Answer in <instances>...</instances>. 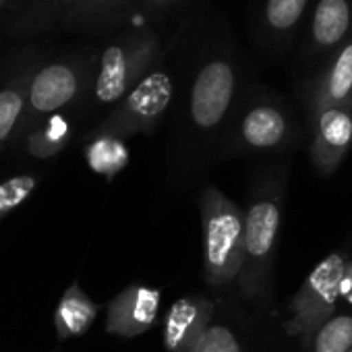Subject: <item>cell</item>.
Listing matches in <instances>:
<instances>
[{"label":"cell","mask_w":352,"mask_h":352,"mask_svg":"<svg viewBox=\"0 0 352 352\" xmlns=\"http://www.w3.org/2000/svg\"><path fill=\"white\" fill-rule=\"evenodd\" d=\"M214 302L204 296L176 300L164 323V346L168 352H193L210 327Z\"/></svg>","instance_id":"obj_11"},{"label":"cell","mask_w":352,"mask_h":352,"mask_svg":"<svg viewBox=\"0 0 352 352\" xmlns=\"http://www.w3.org/2000/svg\"><path fill=\"white\" fill-rule=\"evenodd\" d=\"M201 226L206 234V280L222 288L243 274L247 218L222 191L208 187L201 195Z\"/></svg>","instance_id":"obj_2"},{"label":"cell","mask_w":352,"mask_h":352,"mask_svg":"<svg viewBox=\"0 0 352 352\" xmlns=\"http://www.w3.org/2000/svg\"><path fill=\"white\" fill-rule=\"evenodd\" d=\"M315 352H350L352 350V317L340 315L325 321L315 338Z\"/></svg>","instance_id":"obj_17"},{"label":"cell","mask_w":352,"mask_h":352,"mask_svg":"<svg viewBox=\"0 0 352 352\" xmlns=\"http://www.w3.org/2000/svg\"><path fill=\"white\" fill-rule=\"evenodd\" d=\"M288 118L284 110L272 102H255L241 118V137L249 147L270 149L284 141Z\"/></svg>","instance_id":"obj_13"},{"label":"cell","mask_w":352,"mask_h":352,"mask_svg":"<svg viewBox=\"0 0 352 352\" xmlns=\"http://www.w3.org/2000/svg\"><path fill=\"white\" fill-rule=\"evenodd\" d=\"M36 187V179L32 176H17L0 185V220H3L11 210L23 204Z\"/></svg>","instance_id":"obj_19"},{"label":"cell","mask_w":352,"mask_h":352,"mask_svg":"<svg viewBox=\"0 0 352 352\" xmlns=\"http://www.w3.org/2000/svg\"><path fill=\"white\" fill-rule=\"evenodd\" d=\"M96 315H98V305L77 284H73L58 302L54 315L56 331L60 338L81 336L89 329Z\"/></svg>","instance_id":"obj_15"},{"label":"cell","mask_w":352,"mask_h":352,"mask_svg":"<svg viewBox=\"0 0 352 352\" xmlns=\"http://www.w3.org/2000/svg\"><path fill=\"white\" fill-rule=\"evenodd\" d=\"M193 352H241V346L228 327L212 325L208 327Z\"/></svg>","instance_id":"obj_20"},{"label":"cell","mask_w":352,"mask_h":352,"mask_svg":"<svg viewBox=\"0 0 352 352\" xmlns=\"http://www.w3.org/2000/svg\"><path fill=\"white\" fill-rule=\"evenodd\" d=\"M204 42L189 83V116L199 129H216L228 114L236 94V58L232 34L224 21L201 28Z\"/></svg>","instance_id":"obj_1"},{"label":"cell","mask_w":352,"mask_h":352,"mask_svg":"<svg viewBox=\"0 0 352 352\" xmlns=\"http://www.w3.org/2000/svg\"><path fill=\"white\" fill-rule=\"evenodd\" d=\"M67 135H69L67 122L60 116H54L48 122V126L32 139V151L36 155H52L65 145Z\"/></svg>","instance_id":"obj_18"},{"label":"cell","mask_w":352,"mask_h":352,"mask_svg":"<svg viewBox=\"0 0 352 352\" xmlns=\"http://www.w3.org/2000/svg\"><path fill=\"white\" fill-rule=\"evenodd\" d=\"M69 3H71V0H69Z\"/></svg>","instance_id":"obj_25"},{"label":"cell","mask_w":352,"mask_h":352,"mask_svg":"<svg viewBox=\"0 0 352 352\" xmlns=\"http://www.w3.org/2000/svg\"><path fill=\"white\" fill-rule=\"evenodd\" d=\"M245 228V267L241 274L243 290L249 296H257L265 288V280L272 265L276 236L280 230V206L272 197L257 199L247 212Z\"/></svg>","instance_id":"obj_6"},{"label":"cell","mask_w":352,"mask_h":352,"mask_svg":"<svg viewBox=\"0 0 352 352\" xmlns=\"http://www.w3.org/2000/svg\"><path fill=\"white\" fill-rule=\"evenodd\" d=\"M350 352H352V350H350Z\"/></svg>","instance_id":"obj_26"},{"label":"cell","mask_w":352,"mask_h":352,"mask_svg":"<svg viewBox=\"0 0 352 352\" xmlns=\"http://www.w3.org/2000/svg\"><path fill=\"white\" fill-rule=\"evenodd\" d=\"M77 94V77L63 65L44 69L32 85V104L40 112H52L73 100Z\"/></svg>","instance_id":"obj_14"},{"label":"cell","mask_w":352,"mask_h":352,"mask_svg":"<svg viewBox=\"0 0 352 352\" xmlns=\"http://www.w3.org/2000/svg\"><path fill=\"white\" fill-rule=\"evenodd\" d=\"M340 296H344L346 300L352 302V261L346 263L344 276H342V284H340Z\"/></svg>","instance_id":"obj_23"},{"label":"cell","mask_w":352,"mask_h":352,"mask_svg":"<svg viewBox=\"0 0 352 352\" xmlns=\"http://www.w3.org/2000/svg\"><path fill=\"white\" fill-rule=\"evenodd\" d=\"M311 157L319 172H333L352 145V108H325L313 112Z\"/></svg>","instance_id":"obj_8"},{"label":"cell","mask_w":352,"mask_h":352,"mask_svg":"<svg viewBox=\"0 0 352 352\" xmlns=\"http://www.w3.org/2000/svg\"><path fill=\"white\" fill-rule=\"evenodd\" d=\"M160 290L131 284L120 294H116L108 307L106 329L116 336L135 338L145 333L157 319Z\"/></svg>","instance_id":"obj_10"},{"label":"cell","mask_w":352,"mask_h":352,"mask_svg":"<svg viewBox=\"0 0 352 352\" xmlns=\"http://www.w3.org/2000/svg\"><path fill=\"white\" fill-rule=\"evenodd\" d=\"M21 106H23V102H21L19 94L0 91V139H5L11 133V129L21 112Z\"/></svg>","instance_id":"obj_21"},{"label":"cell","mask_w":352,"mask_h":352,"mask_svg":"<svg viewBox=\"0 0 352 352\" xmlns=\"http://www.w3.org/2000/svg\"><path fill=\"white\" fill-rule=\"evenodd\" d=\"M108 5H122V3H131V0H106Z\"/></svg>","instance_id":"obj_24"},{"label":"cell","mask_w":352,"mask_h":352,"mask_svg":"<svg viewBox=\"0 0 352 352\" xmlns=\"http://www.w3.org/2000/svg\"><path fill=\"white\" fill-rule=\"evenodd\" d=\"M164 56L162 40L149 30H137L131 38L110 44L100 63L96 96L110 104L124 98Z\"/></svg>","instance_id":"obj_3"},{"label":"cell","mask_w":352,"mask_h":352,"mask_svg":"<svg viewBox=\"0 0 352 352\" xmlns=\"http://www.w3.org/2000/svg\"><path fill=\"white\" fill-rule=\"evenodd\" d=\"M311 0H261L255 19V36L265 50L286 52L298 34Z\"/></svg>","instance_id":"obj_9"},{"label":"cell","mask_w":352,"mask_h":352,"mask_svg":"<svg viewBox=\"0 0 352 352\" xmlns=\"http://www.w3.org/2000/svg\"><path fill=\"white\" fill-rule=\"evenodd\" d=\"M187 0H137L139 13L149 19H166L174 9H179Z\"/></svg>","instance_id":"obj_22"},{"label":"cell","mask_w":352,"mask_h":352,"mask_svg":"<svg viewBox=\"0 0 352 352\" xmlns=\"http://www.w3.org/2000/svg\"><path fill=\"white\" fill-rule=\"evenodd\" d=\"M87 162L94 172L104 176H114L129 162L126 147L118 141V137H100L87 147Z\"/></svg>","instance_id":"obj_16"},{"label":"cell","mask_w":352,"mask_h":352,"mask_svg":"<svg viewBox=\"0 0 352 352\" xmlns=\"http://www.w3.org/2000/svg\"><path fill=\"white\" fill-rule=\"evenodd\" d=\"M352 36V0H313L305 56L336 52Z\"/></svg>","instance_id":"obj_7"},{"label":"cell","mask_w":352,"mask_h":352,"mask_svg":"<svg viewBox=\"0 0 352 352\" xmlns=\"http://www.w3.org/2000/svg\"><path fill=\"white\" fill-rule=\"evenodd\" d=\"M174 96V79L164 56L160 63L124 96L120 108L102 126L104 137H118L131 133H149L168 110Z\"/></svg>","instance_id":"obj_4"},{"label":"cell","mask_w":352,"mask_h":352,"mask_svg":"<svg viewBox=\"0 0 352 352\" xmlns=\"http://www.w3.org/2000/svg\"><path fill=\"white\" fill-rule=\"evenodd\" d=\"M325 108H352V36L317 75L311 110L319 112Z\"/></svg>","instance_id":"obj_12"},{"label":"cell","mask_w":352,"mask_h":352,"mask_svg":"<svg viewBox=\"0 0 352 352\" xmlns=\"http://www.w3.org/2000/svg\"><path fill=\"white\" fill-rule=\"evenodd\" d=\"M346 263L348 261L342 253H333L325 257L300 284L292 300L294 317L288 325L290 333H311L331 319L340 298V284Z\"/></svg>","instance_id":"obj_5"}]
</instances>
